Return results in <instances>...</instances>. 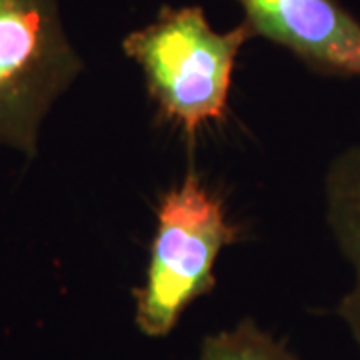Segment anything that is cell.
<instances>
[{
  "mask_svg": "<svg viewBox=\"0 0 360 360\" xmlns=\"http://www.w3.org/2000/svg\"><path fill=\"white\" fill-rule=\"evenodd\" d=\"M252 37L246 22L222 34L202 8L167 6L155 22L130 32L122 49L142 68L160 116L194 134L224 118L236 56Z\"/></svg>",
  "mask_w": 360,
  "mask_h": 360,
  "instance_id": "1",
  "label": "cell"
},
{
  "mask_svg": "<svg viewBox=\"0 0 360 360\" xmlns=\"http://www.w3.org/2000/svg\"><path fill=\"white\" fill-rule=\"evenodd\" d=\"M238 232L194 170L162 196L144 284L136 290L134 321L142 335L168 336L194 300L212 290L214 262Z\"/></svg>",
  "mask_w": 360,
  "mask_h": 360,
  "instance_id": "2",
  "label": "cell"
},
{
  "mask_svg": "<svg viewBox=\"0 0 360 360\" xmlns=\"http://www.w3.org/2000/svg\"><path fill=\"white\" fill-rule=\"evenodd\" d=\"M80 70L58 0H0V144L37 155L44 118Z\"/></svg>",
  "mask_w": 360,
  "mask_h": 360,
  "instance_id": "3",
  "label": "cell"
},
{
  "mask_svg": "<svg viewBox=\"0 0 360 360\" xmlns=\"http://www.w3.org/2000/svg\"><path fill=\"white\" fill-rule=\"evenodd\" d=\"M258 37L322 75L360 78V22L338 0H238Z\"/></svg>",
  "mask_w": 360,
  "mask_h": 360,
  "instance_id": "4",
  "label": "cell"
},
{
  "mask_svg": "<svg viewBox=\"0 0 360 360\" xmlns=\"http://www.w3.org/2000/svg\"><path fill=\"white\" fill-rule=\"evenodd\" d=\"M326 205L333 234L354 272V284L336 312L360 348V146L342 153L328 170Z\"/></svg>",
  "mask_w": 360,
  "mask_h": 360,
  "instance_id": "5",
  "label": "cell"
},
{
  "mask_svg": "<svg viewBox=\"0 0 360 360\" xmlns=\"http://www.w3.org/2000/svg\"><path fill=\"white\" fill-rule=\"evenodd\" d=\"M196 360H296V356L252 319H245L234 328L208 336Z\"/></svg>",
  "mask_w": 360,
  "mask_h": 360,
  "instance_id": "6",
  "label": "cell"
}]
</instances>
